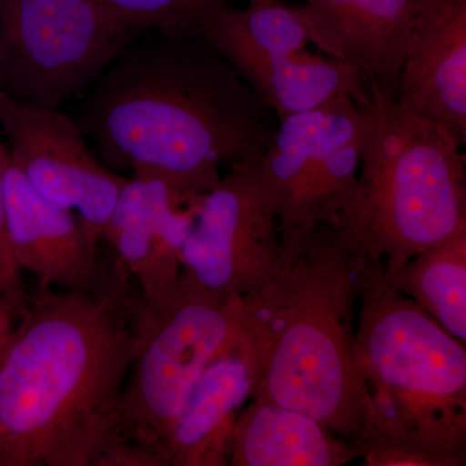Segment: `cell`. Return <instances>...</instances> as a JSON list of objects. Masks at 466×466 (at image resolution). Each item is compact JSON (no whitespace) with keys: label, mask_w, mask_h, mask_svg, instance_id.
Returning a JSON list of instances; mask_svg holds the SVG:
<instances>
[{"label":"cell","mask_w":466,"mask_h":466,"mask_svg":"<svg viewBox=\"0 0 466 466\" xmlns=\"http://www.w3.org/2000/svg\"><path fill=\"white\" fill-rule=\"evenodd\" d=\"M140 303L115 253L84 288L27 296L0 364V466H130L121 407Z\"/></svg>","instance_id":"1"},{"label":"cell","mask_w":466,"mask_h":466,"mask_svg":"<svg viewBox=\"0 0 466 466\" xmlns=\"http://www.w3.org/2000/svg\"><path fill=\"white\" fill-rule=\"evenodd\" d=\"M139 35L76 108L104 165L153 168L204 193L220 167L260 165L275 130L269 108L231 64L195 34Z\"/></svg>","instance_id":"2"},{"label":"cell","mask_w":466,"mask_h":466,"mask_svg":"<svg viewBox=\"0 0 466 466\" xmlns=\"http://www.w3.org/2000/svg\"><path fill=\"white\" fill-rule=\"evenodd\" d=\"M281 242L275 274L240 299L236 348L250 400L314 417L357 449L370 415L355 342L370 260L337 223Z\"/></svg>","instance_id":"3"},{"label":"cell","mask_w":466,"mask_h":466,"mask_svg":"<svg viewBox=\"0 0 466 466\" xmlns=\"http://www.w3.org/2000/svg\"><path fill=\"white\" fill-rule=\"evenodd\" d=\"M370 397L364 466L466 464V350L370 265L355 325Z\"/></svg>","instance_id":"4"},{"label":"cell","mask_w":466,"mask_h":466,"mask_svg":"<svg viewBox=\"0 0 466 466\" xmlns=\"http://www.w3.org/2000/svg\"><path fill=\"white\" fill-rule=\"evenodd\" d=\"M461 148L394 97H372L357 195L339 226L383 274L466 229Z\"/></svg>","instance_id":"5"},{"label":"cell","mask_w":466,"mask_h":466,"mask_svg":"<svg viewBox=\"0 0 466 466\" xmlns=\"http://www.w3.org/2000/svg\"><path fill=\"white\" fill-rule=\"evenodd\" d=\"M240 299H220L182 274L164 303L142 299L137 348L122 395L121 437L139 466H165L184 401L238 334Z\"/></svg>","instance_id":"6"},{"label":"cell","mask_w":466,"mask_h":466,"mask_svg":"<svg viewBox=\"0 0 466 466\" xmlns=\"http://www.w3.org/2000/svg\"><path fill=\"white\" fill-rule=\"evenodd\" d=\"M191 34L216 48L278 118L319 108L336 97L370 106V88L351 64L308 50L309 34L278 0L232 7L211 0Z\"/></svg>","instance_id":"7"},{"label":"cell","mask_w":466,"mask_h":466,"mask_svg":"<svg viewBox=\"0 0 466 466\" xmlns=\"http://www.w3.org/2000/svg\"><path fill=\"white\" fill-rule=\"evenodd\" d=\"M139 34L96 0H0L3 90L57 109L82 96Z\"/></svg>","instance_id":"8"},{"label":"cell","mask_w":466,"mask_h":466,"mask_svg":"<svg viewBox=\"0 0 466 466\" xmlns=\"http://www.w3.org/2000/svg\"><path fill=\"white\" fill-rule=\"evenodd\" d=\"M370 125V106L349 95L279 119L258 168L278 208L281 238L348 214Z\"/></svg>","instance_id":"9"},{"label":"cell","mask_w":466,"mask_h":466,"mask_svg":"<svg viewBox=\"0 0 466 466\" xmlns=\"http://www.w3.org/2000/svg\"><path fill=\"white\" fill-rule=\"evenodd\" d=\"M258 167L229 168L205 193L184 244L183 274L220 299L258 289L280 263V220Z\"/></svg>","instance_id":"10"},{"label":"cell","mask_w":466,"mask_h":466,"mask_svg":"<svg viewBox=\"0 0 466 466\" xmlns=\"http://www.w3.org/2000/svg\"><path fill=\"white\" fill-rule=\"evenodd\" d=\"M0 127L27 182L58 207L76 211L95 238H104L127 177L95 156L75 119L0 90Z\"/></svg>","instance_id":"11"},{"label":"cell","mask_w":466,"mask_h":466,"mask_svg":"<svg viewBox=\"0 0 466 466\" xmlns=\"http://www.w3.org/2000/svg\"><path fill=\"white\" fill-rule=\"evenodd\" d=\"M204 196L153 168H135L125 184L104 240L112 245L147 305H161L179 285L184 244Z\"/></svg>","instance_id":"12"},{"label":"cell","mask_w":466,"mask_h":466,"mask_svg":"<svg viewBox=\"0 0 466 466\" xmlns=\"http://www.w3.org/2000/svg\"><path fill=\"white\" fill-rule=\"evenodd\" d=\"M416 8L417 0H306L293 9L309 42L364 76L370 97H394Z\"/></svg>","instance_id":"13"},{"label":"cell","mask_w":466,"mask_h":466,"mask_svg":"<svg viewBox=\"0 0 466 466\" xmlns=\"http://www.w3.org/2000/svg\"><path fill=\"white\" fill-rule=\"evenodd\" d=\"M394 99L466 142V0H417Z\"/></svg>","instance_id":"14"},{"label":"cell","mask_w":466,"mask_h":466,"mask_svg":"<svg viewBox=\"0 0 466 466\" xmlns=\"http://www.w3.org/2000/svg\"><path fill=\"white\" fill-rule=\"evenodd\" d=\"M5 207L9 244L21 271L38 287L79 289L99 269L97 242L78 216L58 207L27 182L9 156L5 164Z\"/></svg>","instance_id":"15"},{"label":"cell","mask_w":466,"mask_h":466,"mask_svg":"<svg viewBox=\"0 0 466 466\" xmlns=\"http://www.w3.org/2000/svg\"><path fill=\"white\" fill-rule=\"evenodd\" d=\"M250 395L249 367L235 341L193 385L171 429L165 466L229 465L233 431Z\"/></svg>","instance_id":"16"},{"label":"cell","mask_w":466,"mask_h":466,"mask_svg":"<svg viewBox=\"0 0 466 466\" xmlns=\"http://www.w3.org/2000/svg\"><path fill=\"white\" fill-rule=\"evenodd\" d=\"M357 449L299 410L249 400L236 422L231 466H342Z\"/></svg>","instance_id":"17"},{"label":"cell","mask_w":466,"mask_h":466,"mask_svg":"<svg viewBox=\"0 0 466 466\" xmlns=\"http://www.w3.org/2000/svg\"><path fill=\"white\" fill-rule=\"evenodd\" d=\"M383 276L465 345L466 229Z\"/></svg>","instance_id":"18"},{"label":"cell","mask_w":466,"mask_h":466,"mask_svg":"<svg viewBox=\"0 0 466 466\" xmlns=\"http://www.w3.org/2000/svg\"><path fill=\"white\" fill-rule=\"evenodd\" d=\"M116 20L139 33H191L211 0H96Z\"/></svg>","instance_id":"19"},{"label":"cell","mask_w":466,"mask_h":466,"mask_svg":"<svg viewBox=\"0 0 466 466\" xmlns=\"http://www.w3.org/2000/svg\"><path fill=\"white\" fill-rule=\"evenodd\" d=\"M8 148L0 143V293L14 300L20 308L26 303L27 294L21 279V268L9 244L7 207H5V164Z\"/></svg>","instance_id":"20"},{"label":"cell","mask_w":466,"mask_h":466,"mask_svg":"<svg viewBox=\"0 0 466 466\" xmlns=\"http://www.w3.org/2000/svg\"><path fill=\"white\" fill-rule=\"evenodd\" d=\"M24 308L0 293V364L7 354L9 345L14 339L18 318Z\"/></svg>","instance_id":"21"},{"label":"cell","mask_w":466,"mask_h":466,"mask_svg":"<svg viewBox=\"0 0 466 466\" xmlns=\"http://www.w3.org/2000/svg\"><path fill=\"white\" fill-rule=\"evenodd\" d=\"M3 85H5V75H3L2 48H0V90H3Z\"/></svg>","instance_id":"22"},{"label":"cell","mask_w":466,"mask_h":466,"mask_svg":"<svg viewBox=\"0 0 466 466\" xmlns=\"http://www.w3.org/2000/svg\"><path fill=\"white\" fill-rule=\"evenodd\" d=\"M266 2H275V0H249V3H266Z\"/></svg>","instance_id":"23"}]
</instances>
